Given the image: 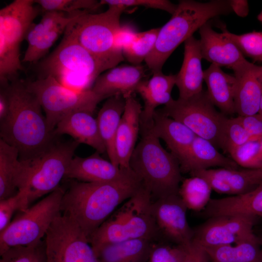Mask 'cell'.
Here are the masks:
<instances>
[{
    "label": "cell",
    "mask_w": 262,
    "mask_h": 262,
    "mask_svg": "<svg viewBox=\"0 0 262 262\" xmlns=\"http://www.w3.org/2000/svg\"><path fill=\"white\" fill-rule=\"evenodd\" d=\"M142 186L131 169L123 177L110 182L73 180L63 196L61 212L76 223L89 240L117 207Z\"/></svg>",
    "instance_id": "6da1fadb"
},
{
    "label": "cell",
    "mask_w": 262,
    "mask_h": 262,
    "mask_svg": "<svg viewBox=\"0 0 262 262\" xmlns=\"http://www.w3.org/2000/svg\"><path fill=\"white\" fill-rule=\"evenodd\" d=\"M9 112L0 121V139L16 147L19 160L31 159L43 152L55 141L35 95L17 79L6 86Z\"/></svg>",
    "instance_id": "7a4b0ae2"
},
{
    "label": "cell",
    "mask_w": 262,
    "mask_h": 262,
    "mask_svg": "<svg viewBox=\"0 0 262 262\" xmlns=\"http://www.w3.org/2000/svg\"><path fill=\"white\" fill-rule=\"evenodd\" d=\"M232 12L229 0H180L170 19L160 28L154 47L145 60L147 68L152 73L161 71L175 49L195 32L213 17Z\"/></svg>",
    "instance_id": "3957f363"
},
{
    "label": "cell",
    "mask_w": 262,
    "mask_h": 262,
    "mask_svg": "<svg viewBox=\"0 0 262 262\" xmlns=\"http://www.w3.org/2000/svg\"><path fill=\"white\" fill-rule=\"evenodd\" d=\"M142 137L131 156L129 166L152 201L179 195L181 172L177 159L161 145L150 128L140 130Z\"/></svg>",
    "instance_id": "277c9868"
},
{
    "label": "cell",
    "mask_w": 262,
    "mask_h": 262,
    "mask_svg": "<svg viewBox=\"0 0 262 262\" xmlns=\"http://www.w3.org/2000/svg\"><path fill=\"white\" fill-rule=\"evenodd\" d=\"M35 69L38 79L51 76L64 86L79 92L91 90L97 78L106 71L67 27L59 45L37 63Z\"/></svg>",
    "instance_id": "5b68a950"
},
{
    "label": "cell",
    "mask_w": 262,
    "mask_h": 262,
    "mask_svg": "<svg viewBox=\"0 0 262 262\" xmlns=\"http://www.w3.org/2000/svg\"><path fill=\"white\" fill-rule=\"evenodd\" d=\"M152 202L150 192L142 186L91 236L88 241L92 248L134 239H163L151 214Z\"/></svg>",
    "instance_id": "8992f818"
},
{
    "label": "cell",
    "mask_w": 262,
    "mask_h": 262,
    "mask_svg": "<svg viewBox=\"0 0 262 262\" xmlns=\"http://www.w3.org/2000/svg\"><path fill=\"white\" fill-rule=\"evenodd\" d=\"M99 14L83 10L67 26L78 42L94 56L106 70L123 61L122 53L114 47L115 34L120 28V18L125 10L116 5Z\"/></svg>",
    "instance_id": "52a82bcc"
},
{
    "label": "cell",
    "mask_w": 262,
    "mask_h": 262,
    "mask_svg": "<svg viewBox=\"0 0 262 262\" xmlns=\"http://www.w3.org/2000/svg\"><path fill=\"white\" fill-rule=\"evenodd\" d=\"M39 13L33 0H15L0 10V83L4 86L23 70L20 47Z\"/></svg>",
    "instance_id": "ba28073f"
},
{
    "label": "cell",
    "mask_w": 262,
    "mask_h": 262,
    "mask_svg": "<svg viewBox=\"0 0 262 262\" xmlns=\"http://www.w3.org/2000/svg\"><path fill=\"white\" fill-rule=\"evenodd\" d=\"M79 143L73 140L55 141L47 149L30 159L20 160L30 204L43 196L58 189L74 157Z\"/></svg>",
    "instance_id": "9c48e42d"
},
{
    "label": "cell",
    "mask_w": 262,
    "mask_h": 262,
    "mask_svg": "<svg viewBox=\"0 0 262 262\" xmlns=\"http://www.w3.org/2000/svg\"><path fill=\"white\" fill-rule=\"evenodd\" d=\"M64 193L60 187L34 205L19 211L8 226L0 232V255L12 247L30 246L42 241L61 213Z\"/></svg>",
    "instance_id": "30bf717a"
},
{
    "label": "cell",
    "mask_w": 262,
    "mask_h": 262,
    "mask_svg": "<svg viewBox=\"0 0 262 262\" xmlns=\"http://www.w3.org/2000/svg\"><path fill=\"white\" fill-rule=\"evenodd\" d=\"M25 83L38 98L48 123L54 131L67 115L78 111L93 113L98 104L103 99L92 90L83 92L70 90L51 76L25 82Z\"/></svg>",
    "instance_id": "8fae6325"
},
{
    "label": "cell",
    "mask_w": 262,
    "mask_h": 262,
    "mask_svg": "<svg viewBox=\"0 0 262 262\" xmlns=\"http://www.w3.org/2000/svg\"><path fill=\"white\" fill-rule=\"evenodd\" d=\"M159 111L183 124L196 135L220 147L223 125L227 117L215 109L207 91L202 90L188 98L173 99Z\"/></svg>",
    "instance_id": "7c38bea8"
},
{
    "label": "cell",
    "mask_w": 262,
    "mask_h": 262,
    "mask_svg": "<svg viewBox=\"0 0 262 262\" xmlns=\"http://www.w3.org/2000/svg\"><path fill=\"white\" fill-rule=\"evenodd\" d=\"M47 262H98L87 238L61 212L44 237Z\"/></svg>",
    "instance_id": "4fadbf2b"
},
{
    "label": "cell",
    "mask_w": 262,
    "mask_h": 262,
    "mask_svg": "<svg viewBox=\"0 0 262 262\" xmlns=\"http://www.w3.org/2000/svg\"><path fill=\"white\" fill-rule=\"evenodd\" d=\"M255 218L241 216L220 215L208 218L194 229L193 240L203 247L260 241L254 234Z\"/></svg>",
    "instance_id": "5bb4252c"
},
{
    "label": "cell",
    "mask_w": 262,
    "mask_h": 262,
    "mask_svg": "<svg viewBox=\"0 0 262 262\" xmlns=\"http://www.w3.org/2000/svg\"><path fill=\"white\" fill-rule=\"evenodd\" d=\"M179 195H173L152 201L151 214L163 239L182 245H188L194 237L186 216L187 210Z\"/></svg>",
    "instance_id": "9a60e30c"
},
{
    "label": "cell",
    "mask_w": 262,
    "mask_h": 262,
    "mask_svg": "<svg viewBox=\"0 0 262 262\" xmlns=\"http://www.w3.org/2000/svg\"><path fill=\"white\" fill-rule=\"evenodd\" d=\"M74 19L73 16L63 12H45L40 21L33 23L27 33L25 40L28 46L22 62L37 63L40 61Z\"/></svg>",
    "instance_id": "2e32d148"
},
{
    "label": "cell",
    "mask_w": 262,
    "mask_h": 262,
    "mask_svg": "<svg viewBox=\"0 0 262 262\" xmlns=\"http://www.w3.org/2000/svg\"><path fill=\"white\" fill-rule=\"evenodd\" d=\"M233 99L238 116L258 113L262 95V66L246 59L234 66Z\"/></svg>",
    "instance_id": "e0dca14e"
},
{
    "label": "cell",
    "mask_w": 262,
    "mask_h": 262,
    "mask_svg": "<svg viewBox=\"0 0 262 262\" xmlns=\"http://www.w3.org/2000/svg\"><path fill=\"white\" fill-rule=\"evenodd\" d=\"M147 67L141 64L116 66L101 74L91 90L103 99L116 95L126 98L146 80Z\"/></svg>",
    "instance_id": "ac0fdd59"
},
{
    "label": "cell",
    "mask_w": 262,
    "mask_h": 262,
    "mask_svg": "<svg viewBox=\"0 0 262 262\" xmlns=\"http://www.w3.org/2000/svg\"><path fill=\"white\" fill-rule=\"evenodd\" d=\"M99 154L97 152L87 157H73L65 178L86 182H107L121 179L131 170L116 166Z\"/></svg>",
    "instance_id": "d6986e66"
},
{
    "label": "cell",
    "mask_w": 262,
    "mask_h": 262,
    "mask_svg": "<svg viewBox=\"0 0 262 262\" xmlns=\"http://www.w3.org/2000/svg\"><path fill=\"white\" fill-rule=\"evenodd\" d=\"M198 30L203 59L220 67L225 66L231 68L246 60L229 39L212 28L210 20Z\"/></svg>",
    "instance_id": "ffe728a7"
},
{
    "label": "cell",
    "mask_w": 262,
    "mask_h": 262,
    "mask_svg": "<svg viewBox=\"0 0 262 262\" xmlns=\"http://www.w3.org/2000/svg\"><path fill=\"white\" fill-rule=\"evenodd\" d=\"M152 74L150 79L143 81L136 89L144 102L140 118L141 129L151 127L156 108L173 99L171 92L176 84V75H164L162 71Z\"/></svg>",
    "instance_id": "44dd1931"
},
{
    "label": "cell",
    "mask_w": 262,
    "mask_h": 262,
    "mask_svg": "<svg viewBox=\"0 0 262 262\" xmlns=\"http://www.w3.org/2000/svg\"><path fill=\"white\" fill-rule=\"evenodd\" d=\"M125 106L115 137V149L119 164L122 169H130L131 156L140 131L141 105L133 95L125 98Z\"/></svg>",
    "instance_id": "7402d4cb"
},
{
    "label": "cell",
    "mask_w": 262,
    "mask_h": 262,
    "mask_svg": "<svg viewBox=\"0 0 262 262\" xmlns=\"http://www.w3.org/2000/svg\"><path fill=\"white\" fill-rule=\"evenodd\" d=\"M209 218L220 215L262 217V185L248 192L220 198H211L201 212Z\"/></svg>",
    "instance_id": "603a6c76"
},
{
    "label": "cell",
    "mask_w": 262,
    "mask_h": 262,
    "mask_svg": "<svg viewBox=\"0 0 262 262\" xmlns=\"http://www.w3.org/2000/svg\"><path fill=\"white\" fill-rule=\"evenodd\" d=\"M202 59L200 41L193 35L184 42L183 63L179 72L175 75L179 98H188L203 90Z\"/></svg>",
    "instance_id": "cb8c5ba5"
},
{
    "label": "cell",
    "mask_w": 262,
    "mask_h": 262,
    "mask_svg": "<svg viewBox=\"0 0 262 262\" xmlns=\"http://www.w3.org/2000/svg\"><path fill=\"white\" fill-rule=\"evenodd\" d=\"M92 112L78 111L64 117L56 125L55 134H67L79 144L87 145L99 153L106 151L101 138L97 118Z\"/></svg>",
    "instance_id": "d4e9b609"
},
{
    "label": "cell",
    "mask_w": 262,
    "mask_h": 262,
    "mask_svg": "<svg viewBox=\"0 0 262 262\" xmlns=\"http://www.w3.org/2000/svg\"><path fill=\"white\" fill-rule=\"evenodd\" d=\"M151 131L167 145L171 153L180 162L189 149L196 134L183 124L156 110Z\"/></svg>",
    "instance_id": "484cf974"
},
{
    "label": "cell",
    "mask_w": 262,
    "mask_h": 262,
    "mask_svg": "<svg viewBox=\"0 0 262 262\" xmlns=\"http://www.w3.org/2000/svg\"><path fill=\"white\" fill-rule=\"evenodd\" d=\"M211 142L196 135L189 149L179 162L181 173L189 174L214 166L237 169L238 165L221 154Z\"/></svg>",
    "instance_id": "4316f807"
},
{
    "label": "cell",
    "mask_w": 262,
    "mask_h": 262,
    "mask_svg": "<svg viewBox=\"0 0 262 262\" xmlns=\"http://www.w3.org/2000/svg\"><path fill=\"white\" fill-rule=\"evenodd\" d=\"M125 98L116 95L107 98L98 112L97 120L110 161L119 167L115 142L125 106Z\"/></svg>",
    "instance_id": "83f0119b"
},
{
    "label": "cell",
    "mask_w": 262,
    "mask_h": 262,
    "mask_svg": "<svg viewBox=\"0 0 262 262\" xmlns=\"http://www.w3.org/2000/svg\"><path fill=\"white\" fill-rule=\"evenodd\" d=\"M23 165L19 152L0 139V200L24 189Z\"/></svg>",
    "instance_id": "f1b7e54d"
},
{
    "label": "cell",
    "mask_w": 262,
    "mask_h": 262,
    "mask_svg": "<svg viewBox=\"0 0 262 262\" xmlns=\"http://www.w3.org/2000/svg\"><path fill=\"white\" fill-rule=\"evenodd\" d=\"M153 241L134 239L93 249L98 262H147Z\"/></svg>",
    "instance_id": "f546056e"
},
{
    "label": "cell",
    "mask_w": 262,
    "mask_h": 262,
    "mask_svg": "<svg viewBox=\"0 0 262 262\" xmlns=\"http://www.w3.org/2000/svg\"><path fill=\"white\" fill-rule=\"evenodd\" d=\"M208 96L214 106L226 115L235 113L233 99L235 77L224 72L221 67L212 64L203 71Z\"/></svg>",
    "instance_id": "4dcf8cb0"
},
{
    "label": "cell",
    "mask_w": 262,
    "mask_h": 262,
    "mask_svg": "<svg viewBox=\"0 0 262 262\" xmlns=\"http://www.w3.org/2000/svg\"><path fill=\"white\" fill-rule=\"evenodd\" d=\"M203 248L211 262H262L260 241Z\"/></svg>",
    "instance_id": "1f68e13d"
},
{
    "label": "cell",
    "mask_w": 262,
    "mask_h": 262,
    "mask_svg": "<svg viewBox=\"0 0 262 262\" xmlns=\"http://www.w3.org/2000/svg\"><path fill=\"white\" fill-rule=\"evenodd\" d=\"M207 170L212 175L225 181L231 189L233 195L248 192L262 185V169L220 168Z\"/></svg>",
    "instance_id": "d6a6232c"
},
{
    "label": "cell",
    "mask_w": 262,
    "mask_h": 262,
    "mask_svg": "<svg viewBox=\"0 0 262 262\" xmlns=\"http://www.w3.org/2000/svg\"><path fill=\"white\" fill-rule=\"evenodd\" d=\"M212 188L203 178L197 176L182 180L179 195L188 209L202 211L211 199Z\"/></svg>",
    "instance_id": "836d02e7"
},
{
    "label": "cell",
    "mask_w": 262,
    "mask_h": 262,
    "mask_svg": "<svg viewBox=\"0 0 262 262\" xmlns=\"http://www.w3.org/2000/svg\"><path fill=\"white\" fill-rule=\"evenodd\" d=\"M160 28L138 32L136 37L122 50V54L132 65L141 64L152 51L156 43Z\"/></svg>",
    "instance_id": "e575fe53"
},
{
    "label": "cell",
    "mask_w": 262,
    "mask_h": 262,
    "mask_svg": "<svg viewBox=\"0 0 262 262\" xmlns=\"http://www.w3.org/2000/svg\"><path fill=\"white\" fill-rule=\"evenodd\" d=\"M222 33L236 46L245 57L262 62V32L253 31L238 35L224 28Z\"/></svg>",
    "instance_id": "d590c367"
},
{
    "label": "cell",
    "mask_w": 262,
    "mask_h": 262,
    "mask_svg": "<svg viewBox=\"0 0 262 262\" xmlns=\"http://www.w3.org/2000/svg\"><path fill=\"white\" fill-rule=\"evenodd\" d=\"M0 255V262H47L44 239L34 245L12 247Z\"/></svg>",
    "instance_id": "8d00e7d4"
},
{
    "label": "cell",
    "mask_w": 262,
    "mask_h": 262,
    "mask_svg": "<svg viewBox=\"0 0 262 262\" xmlns=\"http://www.w3.org/2000/svg\"><path fill=\"white\" fill-rule=\"evenodd\" d=\"M188 245L177 244L164 239L153 241L147 262H183Z\"/></svg>",
    "instance_id": "74e56055"
},
{
    "label": "cell",
    "mask_w": 262,
    "mask_h": 262,
    "mask_svg": "<svg viewBox=\"0 0 262 262\" xmlns=\"http://www.w3.org/2000/svg\"><path fill=\"white\" fill-rule=\"evenodd\" d=\"M229 154L238 165L246 169H262L261 140L249 141Z\"/></svg>",
    "instance_id": "f35d334b"
},
{
    "label": "cell",
    "mask_w": 262,
    "mask_h": 262,
    "mask_svg": "<svg viewBox=\"0 0 262 262\" xmlns=\"http://www.w3.org/2000/svg\"><path fill=\"white\" fill-rule=\"evenodd\" d=\"M251 140L237 117L226 118L222 130L220 148L229 153L236 147Z\"/></svg>",
    "instance_id": "ab89813d"
},
{
    "label": "cell",
    "mask_w": 262,
    "mask_h": 262,
    "mask_svg": "<svg viewBox=\"0 0 262 262\" xmlns=\"http://www.w3.org/2000/svg\"><path fill=\"white\" fill-rule=\"evenodd\" d=\"M45 12L56 11L72 14L81 10H95L102 6L100 1L95 0H35Z\"/></svg>",
    "instance_id": "60d3db41"
},
{
    "label": "cell",
    "mask_w": 262,
    "mask_h": 262,
    "mask_svg": "<svg viewBox=\"0 0 262 262\" xmlns=\"http://www.w3.org/2000/svg\"><path fill=\"white\" fill-rule=\"evenodd\" d=\"M28 207L25 190L19 191L12 197L0 200V232L8 226L16 212L23 211Z\"/></svg>",
    "instance_id": "b9f144b4"
},
{
    "label": "cell",
    "mask_w": 262,
    "mask_h": 262,
    "mask_svg": "<svg viewBox=\"0 0 262 262\" xmlns=\"http://www.w3.org/2000/svg\"><path fill=\"white\" fill-rule=\"evenodd\" d=\"M101 5H116L125 10L132 6H141L165 11L172 15L175 12L177 4L167 0H101Z\"/></svg>",
    "instance_id": "7bdbcfd3"
},
{
    "label": "cell",
    "mask_w": 262,
    "mask_h": 262,
    "mask_svg": "<svg viewBox=\"0 0 262 262\" xmlns=\"http://www.w3.org/2000/svg\"><path fill=\"white\" fill-rule=\"evenodd\" d=\"M251 140L262 138V118L258 114L237 117Z\"/></svg>",
    "instance_id": "ee69618b"
},
{
    "label": "cell",
    "mask_w": 262,
    "mask_h": 262,
    "mask_svg": "<svg viewBox=\"0 0 262 262\" xmlns=\"http://www.w3.org/2000/svg\"><path fill=\"white\" fill-rule=\"evenodd\" d=\"M138 32L131 25H121L115 38V50L122 54L123 49L131 43L137 36Z\"/></svg>",
    "instance_id": "f6af8a7d"
},
{
    "label": "cell",
    "mask_w": 262,
    "mask_h": 262,
    "mask_svg": "<svg viewBox=\"0 0 262 262\" xmlns=\"http://www.w3.org/2000/svg\"><path fill=\"white\" fill-rule=\"evenodd\" d=\"M183 262H211L204 248L192 240L187 246V252Z\"/></svg>",
    "instance_id": "bcb514c9"
},
{
    "label": "cell",
    "mask_w": 262,
    "mask_h": 262,
    "mask_svg": "<svg viewBox=\"0 0 262 262\" xmlns=\"http://www.w3.org/2000/svg\"><path fill=\"white\" fill-rule=\"evenodd\" d=\"M7 85L4 86H0V121L2 120L6 117L9 111L10 102L6 89V86Z\"/></svg>",
    "instance_id": "7dc6e473"
},
{
    "label": "cell",
    "mask_w": 262,
    "mask_h": 262,
    "mask_svg": "<svg viewBox=\"0 0 262 262\" xmlns=\"http://www.w3.org/2000/svg\"><path fill=\"white\" fill-rule=\"evenodd\" d=\"M232 12L241 17L246 16L249 12L248 4L247 0H229Z\"/></svg>",
    "instance_id": "c3c4849f"
},
{
    "label": "cell",
    "mask_w": 262,
    "mask_h": 262,
    "mask_svg": "<svg viewBox=\"0 0 262 262\" xmlns=\"http://www.w3.org/2000/svg\"><path fill=\"white\" fill-rule=\"evenodd\" d=\"M258 114L259 115L260 117L262 118V95L261 102H260L259 111Z\"/></svg>",
    "instance_id": "681fc988"
},
{
    "label": "cell",
    "mask_w": 262,
    "mask_h": 262,
    "mask_svg": "<svg viewBox=\"0 0 262 262\" xmlns=\"http://www.w3.org/2000/svg\"><path fill=\"white\" fill-rule=\"evenodd\" d=\"M257 19L258 20L262 23V11L257 16Z\"/></svg>",
    "instance_id": "f907efd6"
},
{
    "label": "cell",
    "mask_w": 262,
    "mask_h": 262,
    "mask_svg": "<svg viewBox=\"0 0 262 262\" xmlns=\"http://www.w3.org/2000/svg\"><path fill=\"white\" fill-rule=\"evenodd\" d=\"M260 242H261V248H262V239L260 240Z\"/></svg>",
    "instance_id": "816d5d0a"
},
{
    "label": "cell",
    "mask_w": 262,
    "mask_h": 262,
    "mask_svg": "<svg viewBox=\"0 0 262 262\" xmlns=\"http://www.w3.org/2000/svg\"><path fill=\"white\" fill-rule=\"evenodd\" d=\"M261 149H262V138L261 140Z\"/></svg>",
    "instance_id": "f5cc1de1"
}]
</instances>
